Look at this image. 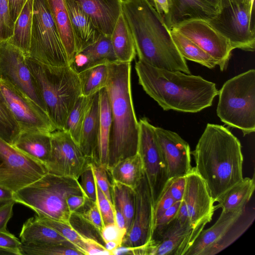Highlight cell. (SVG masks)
I'll return each mask as SVG.
<instances>
[{
  "mask_svg": "<svg viewBox=\"0 0 255 255\" xmlns=\"http://www.w3.org/2000/svg\"><path fill=\"white\" fill-rule=\"evenodd\" d=\"M182 200L185 203L190 223L193 227L209 223L216 210L207 185L194 167L185 176Z\"/></svg>",
  "mask_w": 255,
  "mask_h": 255,
  "instance_id": "d6986e66",
  "label": "cell"
},
{
  "mask_svg": "<svg viewBox=\"0 0 255 255\" xmlns=\"http://www.w3.org/2000/svg\"><path fill=\"white\" fill-rule=\"evenodd\" d=\"M155 130L169 179L185 176L192 168L188 143L173 131L159 127H155Z\"/></svg>",
  "mask_w": 255,
  "mask_h": 255,
  "instance_id": "ffe728a7",
  "label": "cell"
},
{
  "mask_svg": "<svg viewBox=\"0 0 255 255\" xmlns=\"http://www.w3.org/2000/svg\"><path fill=\"white\" fill-rule=\"evenodd\" d=\"M180 203L181 201L176 202L153 223L152 235L160 231L175 219Z\"/></svg>",
  "mask_w": 255,
  "mask_h": 255,
  "instance_id": "7dc6e473",
  "label": "cell"
},
{
  "mask_svg": "<svg viewBox=\"0 0 255 255\" xmlns=\"http://www.w3.org/2000/svg\"><path fill=\"white\" fill-rule=\"evenodd\" d=\"M33 0H27L14 23L13 34L7 41L20 49L27 57L30 45Z\"/></svg>",
  "mask_w": 255,
  "mask_h": 255,
  "instance_id": "1f68e13d",
  "label": "cell"
},
{
  "mask_svg": "<svg viewBox=\"0 0 255 255\" xmlns=\"http://www.w3.org/2000/svg\"><path fill=\"white\" fill-rule=\"evenodd\" d=\"M176 218L182 224L191 225L186 204L182 200L181 201Z\"/></svg>",
  "mask_w": 255,
  "mask_h": 255,
  "instance_id": "680465c9",
  "label": "cell"
},
{
  "mask_svg": "<svg viewBox=\"0 0 255 255\" xmlns=\"http://www.w3.org/2000/svg\"><path fill=\"white\" fill-rule=\"evenodd\" d=\"M26 61L49 119L57 129L63 130L69 115L82 95L78 73L70 65L51 66L30 57H26Z\"/></svg>",
  "mask_w": 255,
  "mask_h": 255,
  "instance_id": "5b68a950",
  "label": "cell"
},
{
  "mask_svg": "<svg viewBox=\"0 0 255 255\" xmlns=\"http://www.w3.org/2000/svg\"><path fill=\"white\" fill-rule=\"evenodd\" d=\"M173 41L183 58L212 69L217 65L216 61L193 41L175 28L170 29Z\"/></svg>",
  "mask_w": 255,
  "mask_h": 255,
  "instance_id": "d6a6232c",
  "label": "cell"
},
{
  "mask_svg": "<svg viewBox=\"0 0 255 255\" xmlns=\"http://www.w3.org/2000/svg\"><path fill=\"white\" fill-rule=\"evenodd\" d=\"M94 172L96 184L106 197L113 204L112 193V183L109 180L108 169L94 161H90Z\"/></svg>",
  "mask_w": 255,
  "mask_h": 255,
  "instance_id": "7bdbcfd3",
  "label": "cell"
},
{
  "mask_svg": "<svg viewBox=\"0 0 255 255\" xmlns=\"http://www.w3.org/2000/svg\"><path fill=\"white\" fill-rule=\"evenodd\" d=\"M120 246H121V245L117 242L114 241H109L105 243L104 246L107 250L109 251L112 253V252L113 250Z\"/></svg>",
  "mask_w": 255,
  "mask_h": 255,
  "instance_id": "e7e4bbea",
  "label": "cell"
},
{
  "mask_svg": "<svg viewBox=\"0 0 255 255\" xmlns=\"http://www.w3.org/2000/svg\"><path fill=\"white\" fill-rule=\"evenodd\" d=\"M50 136V157L45 164L48 173L78 179L90 160L67 131L57 129Z\"/></svg>",
  "mask_w": 255,
  "mask_h": 255,
  "instance_id": "9a60e30c",
  "label": "cell"
},
{
  "mask_svg": "<svg viewBox=\"0 0 255 255\" xmlns=\"http://www.w3.org/2000/svg\"><path fill=\"white\" fill-rule=\"evenodd\" d=\"M217 114L226 125L244 135L255 130V70L251 69L226 81L219 91Z\"/></svg>",
  "mask_w": 255,
  "mask_h": 255,
  "instance_id": "52a82bcc",
  "label": "cell"
},
{
  "mask_svg": "<svg viewBox=\"0 0 255 255\" xmlns=\"http://www.w3.org/2000/svg\"><path fill=\"white\" fill-rule=\"evenodd\" d=\"M78 180L87 199L97 202V185L90 161L79 177Z\"/></svg>",
  "mask_w": 255,
  "mask_h": 255,
  "instance_id": "60d3db41",
  "label": "cell"
},
{
  "mask_svg": "<svg viewBox=\"0 0 255 255\" xmlns=\"http://www.w3.org/2000/svg\"><path fill=\"white\" fill-rule=\"evenodd\" d=\"M138 125L137 153L142 162L154 208L169 180L167 167L158 142L155 127L146 118L140 119Z\"/></svg>",
  "mask_w": 255,
  "mask_h": 255,
  "instance_id": "7c38bea8",
  "label": "cell"
},
{
  "mask_svg": "<svg viewBox=\"0 0 255 255\" xmlns=\"http://www.w3.org/2000/svg\"><path fill=\"white\" fill-rule=\"evenodd\" d=\"M108 170L112 180L133 189L145 175L142 162L138 153L118 162Z\"/></svg>",
  "mask_w": 255,
  "mask_h": 255,
  "instance_id": "4dcf8cb0",
  "label": "cell"
},
{
  "mask_svg": "<svg viewBox=\"0 0 255 255\" xmlns=\"http://www.w3.org/2000/svg\"><path fill=\"white\" fill-rule=\"evenodd\" d=\"M115 208V223L121 228L126 229V223L125 217L123 214L116 207Z\"/></svg>",
  "mask_w": 255,
  "mask_h": 255,
  "instance_id": "94428289",
  "label": "cell"
},
{
  "mask_svg": "<svg viewBox=\"0 0 255 255\" xmlns=\"http://www.w3.org/2000/svg\"><path fill=\"white\" fill-rule=\"evenodd\" d=\"M210 5L214 7L218 12L220 7L221 0H204Z\"/></svg>",
  "mask_w": 255,
  "mask_h": 255,
  "instance_id": "03108f58",
  "label": "cell"
},
{
  "mask_svg": "<svg viewBox=\"0 0 255 255\" xmlns=\"http://www.w3.org/2000/svg\"><path fill=\"white\" fill-rule=\"evenodd\" d=\"M21 129L0 92V138L12 144Z\"/></svg>",
  "mask_w": 255,
  "mask_h": 255,
  "instance_id": "ab89813d",
  "label": "cell"
},
{
  "mask_svg": "<svg viewBox=\"0 0 255 255\" xmlns=\"http://www.w3.org/2000/svg\"><path fill=\"white\" fill-rule=\"evenodd\" d=\"M12 145L45 165L51 154L50 133L40 131H21Z\"/></svg>",
  "mask_w": 255,
  "mask_h": 255,
  "instance_id": "d4e9b609",
  "label": "cell"
},
{
  "mask_svg": "<svg viewBox=\"0 0 255 255\" xmlns=\"http://www.w3.org/2000/svg\"><path fill=\"white\" fill-rule=\"evenodd\" d=\"M85 195L77 179L46 173L13 193V200L33 210L36 215L70 224L67 198Z\"/></svg>",
  "mask_w": 255,
  "mask_h": 255,
  "instance_id": "8992f818",
  "label": "cell"
},
{
  "mask_svg": "<svg viewBox=\"0 0 255 255\" xmlns=\"http://www.w3.org/2000/svg\"><path fill=\"white\" fill-rule=\"evenodd\" d=\"M13 26L10 14L9 0H0V42L7 40L12 36Z\"/></svg>",
  "mask_w": 255,
  "mask_h": 255,
  "instance_id": "b9f144b4",
  "label": "cell"
},
{
  "mask_svg": "<svg viewBox=\"0 0 255 255\" xmlns=\"http://www.w3.org/2000/svg\"><path fill=\"white\" fill-rule=\"evenodd\" d=\"M47 1L70 65L76 50L75 38L65 0Z\"/></svg>",
  "mask_w": 255,
  "mask_h": 255,
  "instance_id": "484cf974",
  "label": "cell"
},
{
  "mask_svg": "<svg viewBox=\"0 0 255 255\" xmlns=\"http://www.w3.org/2000/svg\"><path fill=\"white\" fill-rule=\"evenodd\" d=\"M94 95H81L79 98L69 115L63 129L67 131L78 145L83 124L91 105Z\"/></svg>",
  "mask_w": 255,
  "mask_h": 255,
  "instance_id": "d590c367",
  "label": "cell"
},
{
  "mask_svg": "<svg viewBox=\"0 0 255 255\" xmlns=\"http://www.w3.org/2000/svg\"><path fill=\"white\" fill-rule=\"evenodd\" d=\"M185 185V176H180L169 179L165 186L174 201L178 202L183 198Z\"/></svg>",
  "mask_w": 255,
  "mask_h": 255,
  "instance_id": "c3c4849f",
  "label": "cell"
},
{
  "mask_svg": "<svg viewBox=\"0 0 255 255\" xmlns=\"http://www.w3.org/2000/svg\"><path fill=\"white\" fill-rule=\"evenodd\" d=\"M97 202L102 216L104 225L115 223V208L114 204L106 197L97 185Z\"/></svg>",
  "mask_w": 255,
  "mask_h": 255,
  "instance_id": "ee69618b",
  "label": "cell"
},
{
  "mask_svg": "<svg viewBox=\"0 0 255 255\" xmlns=\"http://www.w3.org/2000/svg\"><path fill=\"white\" fill-rule=\"evenodd\" d=\"M78 74L90 67L91 62L88 56L83 51L77 53L70 65Z\"/></svg>",
  "mask_w": 255,
  "mask_h": 255,
  "instance_id": "db71d44e",
  "label": "cell"
},
{
  "mask_svg": "<svg viewBox=\"0 0 255 255\" xmlns=\"http://www.w3.org/2000/svg\"><path fill=\"white\" fill-rule=\"evenodd\" d=\"M122 9L138 60L158 68L191 74L163 16L148 0H122Z\"/></svg>",
  "mask_w": 255,
  "mask_h": 255,
  "instance_id": "7a4b0ae2",
  "label": "cell"
},
{
  "mask_svg": "<svg viewBox=\"0 0 255 255\" xmlns=\"http://www.w3.org/2000/svg\"><path fill=\"white\" fill-rule=\"evenodd\" d=\"M191 154L214 202L243 178L241 142L223 126L208 124Z\"/></svg>",
  "mask_w": 255,
  "mask_h": 255,
  "instance_id": "6da1fadb",
  "label": "cell"
},
{
  "mask_svg": "<svg viewBox=\"0 0 255 255\" xmlns=\"http://www.w3.org/2000/svg\"><path fill=\"white\" fill-rule=\"evenodd\" d=\"M13 200L0 205V231L7 230V225L13 215Z\"/></svg>",
  "mask_w": 255,
  "mask_h": 255,
  "instance_id": "f5cc1de1",
  "label": "cell"
},
{
  "mask_svg": "<svg viewBox=\"0 0 255 255\" xmlns=\"http://www.w3.org/2000/svg\"><path fill=\"white\" fill-rule=\"evenodd\" d=\"M255 188V176L243 178L234 185L216 202L215 210L221 208L223 211H234L246 207Z\"/></svg>",
  "mask_w": 255,
  "mask_h": 255,
  "instance_id": "f546056e",
  "label": "cell"
},
{
  "mask_svg": "<svg viewBox=\"0 0 255 255\" xmlns=\"http://www.w3.org/2000/svg\"><path fill=\"white\" fill-rule=\"evenodd\" d=\"M22 244L21 241L7 230L0 231V247L15 252L16 255H21L20 249Z\"/></svg>",
  "mask_w": 255,
  "mask_h": 255,
  "instance_id": "681fc988",
  "label": "cell"
},
{
  "mask_svg": "<svg viewBox=\"0 0 255 255\" xmlns=\"http://www.w3.org/2000/svg\"><path fill=\"white\" fill-rule=\"evenodd\" d=\"M134 190L135 210L133 219L122 244L130 248L142 246L151 240L153 224L152 201L145 175Z\"/></svg>",
  "mask_w": 255,
  "mask_h": 255,
  "instance_id": "ac0fdd59",
  "label": "cell"
},
{
  "mask_svg": "<svg viewBox=\"0 0 255 255\" xmlns=\"http://www.w3.org/2000/svg\"><path fill=\"white\" fill-rule=\"evenodd\" d=\"M132 255L131 248L121 245L112 252V255Z\"/></svg>",
  "mask_w": 255,
  "mask_h": 255,
  "instance_id": "6125c7cd",
  "label": "cell"
},
{
  "mask_svg": "<svg viewBox=\"0 0 255 255\" xmlns=\"http://www.w3.org/2000/svg\"><path fill=\"white\" fill-rule=\"evenodd\" d=\"M81 51L88 56L91 62V66L103 62L117 61L110 36L101 34L95 43Z\"/></svg>",
  "mask_w": 255,
  "mask_h": 255,
  "instance_id": "f35d334b",
  "label": "cell"
},
{
  "mask_svg": "<svg viewBox=\"0 0 255 255\" xmlns=\"http://www.w3.org/2000/svg\"><path fill=\"white\" fill-rule=\"evenodd\" d=\"M208 21L229 39L233 49L255 50L254 11L232 0H221L217 15Z\"/></svg>",
  "mask_w": 255,
  "mask_h": 255,
  "instance_id": "30bf717a",
  "label": "cell"
},
{
  "mask_svg": "<svg viewBox=\"0 0 255 255\" xmlns=\"http://www.w3.org/2000/svg\"><path fill=\"white\" fill-rule=\"evenodd\" d=\"M26 57L20 49L7 40L0 41V80L13 85L47 113L35 78L27 64Z\"/></svg>",
  "mask_w": 255,
  "mask_h": 255,
  "instance_id": "4fadbf2b",
  "label": "cell"
},
{
  "mask_svg": "<svg viewBox=\"0 0 255 255\" xmlns=\"http://www.w3.org/2000/svg\"><path fill=\"white\" fill-rule=\"evenodd\" d=\"M110 38L117 61L131 63L136 54V50L132 34L122 12Z\"/></svg>",
  "mask_w": 255,
  "mask_h": 255,
  "instance_id": "f1b7e54d",
  "label": "cell"
},
{
  "mask_svg": "<svg viewBox=\"0 0 255 255\" xmlns=\"http://www.w3.org/2000/svg\"><path fill=\"white\" fill-rule=\"evenodd\" d=\"M19 238L24 245L52 243L74 245L55 230L39 222L34 216L28 218L23 223Z\"/></svg>",
  "mask_w": 255,
  "mask_h": 255,
  "instance_id": "4316f807",
  "label": "cell"
},
{
  "mask_svg": "<svg viewBox=\"0 0 255 255\" xmlns=\"http://www.w3.org/2000/svg\"><path fill=\"white\" fill-rule=\"evenodd\" d=\"M99 128L96 162L107 169L112 119L109 100L105 88L99 91Z\"/></svg>",
  "mask_w": 255,
  "mask_h": 255,
  "instance_id": "83f0119b",
  "label": "cell"
},
{
  "mask_svg": "<svg viewBox=\"0 0 255 255\" xmlns=\"http://www.w3.org/2000/svg\"><path fill=\"white\" fill-rule=\"evenodd\" d=\"M47 173L44 164L0 138V186L15 192Z\"/></svg>",
  "mask_w": 255,
  "mask_h": 255,
  "instance_id": "8fae6325",
  "label": "cell"
},
{
  "mask_svg": "<svg viewBox=\"0 0 255 255\" xmlns=\"http://www.w3.org/2000/svg\"><path fill=\"white\" fill-rule=\"evenodd\" d=\"M35 218L41 223L52 228L74 244L84 255L85 254V236L79 233L71 224L55 220L41 215L35 214Z\"/></svg>",
  "mask_w": 255,
  "mask_h": 255,
  "instance_id": "8d00e7d4",
  "label": "cell"
},
{
  "mask_svg": "<svg viewBox=\"0 0 255 255\" xmlns=\"http://www.w3.org/2000/svg\"><path fill=\"white\" fill-rule=\"evenodd\" d=\"M244 5L251 10L254 11V0H232Z\"/></svg>",
  "mask_w": 255,
  "mask_h": 255,
  "instance_id": "be15d7a7",
  "label": "cell"
},
{
  "mask_svg": "<svg viewBox=\"0 0 255 255\" xmlns=\"http://www.w3.org/2000/svg\"><path fill=\"white\" fill-rule=\"evenodd\" d=\"M13 193L11 190L0 186V205L13 200Z\"/></svg>",
  "mask_w": 255,
  "mask_h": 255,
  "instance_id": "91938a15",
  "label": "cell"
},
{
  "mask_svg": "<svg viewBox=\"0 0 255 255\" xmlns=\"http://www.w3.org/2000/svg\"><path fill=\"white\" fill-rule=\"evenodd\" d=\"M105 89L112 114L107 169L137 153L139 125L134 109L129 62H109Z\"/></svg>",
  "mask_w": 255,
  "mask_h": 255,
  "instance_id": "277c9868",
  "label": "cell"
},
{
  "mask_svg": "<svg viewBox=\"0 0 255 255\" xmlns=\"http://www.w3.org/2000/svg\"><path fill=\"white\" fill-rule=\"evenodd\" d=\"M112 193L114 206L124 215L128 232L131 226L134 216V190L129 186L112 180Z\"/></svg>",
  "mask_w": 255,
  "mask_h": 255,
  "instance_id": "e575fe53",
  "label": "cell"
},
{
  "mask_svg": "<svg viewBox=\"0 0 255 255\" xmlns=\"http://www.w3.org/2000/svg\"><path fill=\"white\" fill-rule=\"evenodd\" d=\"M99 92L94 95L82 128L79 146L85 156L96 161L99 128Z\"/></svg>",
  "mask_w": 255,
  "mask_h": 255,
  "instance_id": "cb8c5ba5",
  "label": "cell"
},
{
  "mask_svg": "<svg viewBox=\"0 0 255 255\" xmlns=\"http://www.w3.org/2000/svg\"><path fill=\"white\" fill-rule=\"evenodd\" d=\"M252 208L223 211L215 223L203 230L185 255H214L240 237L254 221Z\"/></svg>",
  "mask_w": 255,
  "mask_h": 255,
  "instance_id": "ba28073f",
  "label": "cell"
},
{
  "mask_svg": "<svg viewBox=\"0 0 255 255\" xmlns=\"http://www.w3.org/2000/svg\"><path fill=\"white\" fill-rule=\"evenodd\" d=\"M102 34L110 36L122 12V0H74Z\"/></svg>",
  "mask_w": 255,
  "mask_h": 255,
  "instance_id": "44dd1931",
  "label": "cell"
},
{
  "mask_svg": "<svg viewBox=\"0 0 255 255\" xmlns=\"http://www.w3.org/2000/svg\"><path fill=\"white\" fill-rule=\"evenodd\" d=\"M21 255H82L76 246L72 245L52 243L41 245H22Z\"/></svg>",
  "mask_w": 255,
  "mask_h": 255,
  "instance_id": "74e56055",
  "label": "cell"
},
{
  "mask_svg": "<svg viewBox=\"0 0 255 255\" xmlns=\"http://www.w3.org/2000/svg\"><path fill=\"white\" fill-rule=\"evenodd\" d=\"M156 11L162 16L166 15L169 11L168 0H148Z\"/></svg>",
  "mask_w": 255,
  "mask_h": 255,
  "instance_id": "6f0895ef",
  "label": "cell"
},
{
  "mask_svg": "<svg viewBox=\"0 0 255 255\" xmlns=\"http://www.w3.org/2000/svg\"><path fill=\"white\" fill-rule=\"evenodd\" d=\"M175 202L165 186L160 199L153 208V223Z\"/></svg>",
  "mask_w": 255,
  "mask_h": 255,
  "instance_id": "f907efd6",
  "label": "cell"
},
{
  "mask_svg": "<svg viewBox=\"0 0 255 255\" xmlns=\"http://www.w3.org/2000/svg\"><path fill=\"white\" fill-rule=\"evenodd\" d=\"M206 225L193 227L181 224L175 218L152 235L151 240L144 246V255H185Z\"/></svg>",
  "mask_w": 255,
  "mask_h": 255,
  "instance_id": "e0dca14e",
  "label": "cell"
},
{
  "mask_svg": "<svg viewBox=\"0 0 255 255\" xmlns=\"http://www.w3.org/2000/svg\"><path fill=\"white\" fill-rule=\"evenodd\" d=\"M65 2L75 38L76 54L95 43L101 34L74 0H65Z\"/></svg>",
  "mask_w": 255,
  "mask_h": 255,
  "instance_id": "603a6c76",
  "label": "cell"
},
{
  "mask_svg": "<svg viewBox=\"0 0 255 255\" xmlns=\"http://www.w3.org/2000/svg\"><path fill=\"white\" fill-rule=\"evenodd\" d=\"M109 62L99 63L78 73L82 96H93L106 87Z\"/></svg>",
  "mask_w": 255,
  "mask_h": 255,
  "instance_id": "836d02e7",
  "label": "cell"
},
{
  "mask_svg": "<svg viewBox=\"0 0 255 255\" xmlns=\"http://www.w3.org/2000/svg\"><path fill=\"white\" fill-rule=\"evenodd\" d=\"M138 83L165 111L197 113L210 107L219 91L216 84L200 76L158 68L138 60Z\"/></svg>",
  "mask_w": 255,
  "mask_h": 255,
  "instance_id": "3957f363",
  "label": "cell"
},
{
  "mask_svg": "<svg viewBox=\"0 0 255 255\" xmlns=\"http://www.w3.org/2000/svg\"><path fill=\"white\" fill-rule=\"evenodd\" d=\"M16 255V253L9 250L5 249L0 247V255Z\"/></svg>",
  "mask_w": 255,
  "mask_h": 255,
  "instance_id": "003e7915",
  "label": "cell"
},
{
  "mask_svg": "<svg viewBox=\"0 0 255 255\" xmlns=\"http://www.w3.org/2000/svg\"><path fill=\"white\" fill-rule=\"evenodd\" d=\"M86 255H112L105 247L98 241L92 238L85 237Z\"/></svg>",
  "mask_w": 255,
  "mask_h": 255,
  "instance_id": "816d5d0a",
  "label": "cell"
},
{
  "mask_svg": "<svg viewBox=\"0 0 255 255\" xmlns=\"http://www.w3.org/2000/svg\"><path fill=\"white\" fill-rule=\"evenodd\" d=\"M27 57L51 66L69 65L47 0H33L30 45Z\"/></svg>",
  "mask_w": 255,
  "mask_h": 255,
  "instance_id": "9c48e42d",
  "label": "cell"
},
{
  "mask_svg": "<svg viewBox=\"0 0 255 255\" xmlns=\"http://www.w3.org/2000/svg\"><path fill=\"white\" fill-rule=\"evenodd\" d=\"M174 28L214 58L221 71L226 69L233 48L229 39L207 20L197 18L185 20Z\"/></svg>",
  "mask_w": 255,
  "mask_h": 255,
  "instance_id": "2e32d148",
  "label": "cell"
},
{
  "mask_svg": "<svg viewBox=\"0 0 255 255\" xmlns=\"http://www.w3.org/2000/svg\"><path fill=\"white\" fill-rule=\"evenodd\" d=\"M27 0H9V11L13 23L16 20Z\"/></svg>",
  "mask_w": 255,
  "mask_h": 255,
  "instance_id": "9f6ffc18",
  "label": "cell"
},
{
  "mask_svg": "<svg viewBox=\"0 0 255 255\" xmlns=\"http://www.w3.org/2000/svg\"><path fill=\"white\" fill-rule=\"evenodd\" d=\"M88 200L85 195H75L69 197L67 199V204L71 213L78 212V210L83 207Z\"/></svg>",
  "mask_w": 255,
  "mask_h": 255,
  "instance_id": "11a10c76",
  "label": "cell"
},
{
  "mask_svg": "<svg viewBox=\"0 0 255 255\" xmlns=\"http://www.w3.org/2000/svg\"><path fill=\"white\" fill-rule=\"evenodd\" d=\"M169 11L163 16L170 29L181 22L192 19L209 20L214 18L218 11L204 0H168Z\"/></svg>",
  "mask_w": 255,
  "mask_h": 255,
  "instance_id": "7402d4cb",
  "label": "cell"
},
{
  "mask_svg": "<svg viewBox=\"0 0 255 255\" xmlns=\"http://www.w3.org/2000/svg\"><path fill=\"white\" fill-rule=\"evenodd\" d=\"M127 232L126 229L120 228L115 223L105 225L100 232V235L104 243L114 241L122 245Z\"/></svg>",
  "mask_w": 255,
  "mask_h": 255,
  "instance_id": "bcb514c9",
  "label": "cell"
},
{
  "mask_svg": "<svg viewBox=\"0 0 255 255\" xmlns=\"http://www.w3.org/2000/svg\"><path fill=\"white\" fill-rule=\"evenodd\" d=\"M0 92L21 131L51 133L57 130L47 113L13 85L0 80Z\"/></svg>",
  "mask_w": 255,
  "mask_h": 255,
  "instance_id": "5bb4252c",
  "label": "cell"
},
{
  "mask_svg": "<svg viewBox=\"0 0 255 255\" xmlns=\"http://www.w3.org/2000/svg\"><path fill=\"white\" fill-rule=\"evenodd\" d=\"M90 203L89 208L86 211L83 213L78 212L77 213L100 234L105 226L103 218L97 202L91 201Z\"/></svg>",
  "mask_w": 255,
  "mask_h": 255,
  "instance_id": "f6af8a7d",
  "label": "cell"
}]
</instances>
